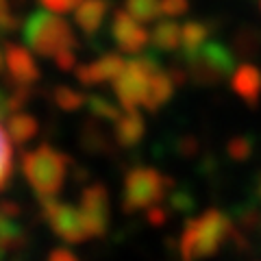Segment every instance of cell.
Here are the masks:
<instances>
[{
    "mask_svg": "<svg viewBox=\"0 0 261 261\" xmlns=\"http://www.w3.org/2000/svg\"><path fill=\"white\" fill-rule=\"evenodd\" d=\"M24 42L35 55L55 59L61 72L76 70V37L70 22L55 11H35L24 24Z\"/></svg>",
    "mask_w": 261,
    "mask_h": 261,
    "instance_id": "cell-1",
    "label": "cell"
},
{
    "mask_svg": "<svg viewBox=\"0 0 261 261\" xmlns=\"http://www.w3.org/2000/svg\"><path fill=\"white\" fill-rule=\"evenodd\" d=\"M233 222L220 209L202 211L200 216L192 218L183 228L181 244H178L181 257L194 261L216 255L228 240H233Z\"/></svg>",
    "mask_w": 261,
    "mask_h": 261,
    "instance_id": "cell-2",
    "label": "cell"
},
{
    "mask_svg": "<svg viewBox=\"0 0 261 261\" xmlns=\"http://www.w3.org/2000/svg\"><path fill=\"white\" fill-rule=\"evenodd\" d=\"M22 172L39 200L57 198L68 176V159L53 146L42 144L22 157Z\"/></svg>",
    "mask_w": 261,
    "mask_h": 261,
    "instance_id": "cell-3",
    "label": "cell"
},
{
    "mask_svg": "<svg viewBox=\"0 0 261 261\" xmlns=\"http://www.w3.org/2000/svg\"><path fill=\"white\" fill-rule=\"evenodd\" d=\"M174 187V181L163 172L148 166H140L128 170L122 185V209L126 214L148 211L154 205H161V200Z\"/></svg>",
    "mask_w": 261,
    "mask_h": 261,
    "instance_id": "cell-4",
    "label": "cell"
},
{
    "mask_svg": "<svg viewBox=\"0 0 261 261\" xmlns=\"http://www.w3.org/2000/svg\"><path fill=\"white\" fill-rule=\"evenodd\" d=\"M185 72L198 85H216L235 70V57L226 46L205 42L192 53H183Z\"/></svg>",
    "mask_w": 261,
    "mask_h": 261,
    "instance_id": "cell-5",
    "label": "cell"
},
{
    "mask_svg": "<svg viewBox=\"0 0 261 261\" xmlns=\"http://www.w3.org/2000/svg\"><path fill=\"white\" fill-rule=\"evenodd\" d=\"M159 65L148 55H140L137 59H130L124 63L122 72L111 81L113 94L118 96L120 105L124 109H142L146 94H148L150 76Z\"/></svg>",
    "mask_w": 261,
    "mask_h": 261,
    "instance_id": "cell-6",
    "label": "cell"
},
{
    "mask_svg": "<svg viewBox=\"0 0 261 261\" xmlns=\"http://www.w3.org/2000/svg\"><path fill=\"white\" fill-rule=\"evenodd\" d=\"M42 214L48 226L53 228V233L65 244H83L85 240H89L85 220L81 216L79 207L57 198H46L42 200Z\"/></svg>",
    "mask_w": 261,
    "mask_h": 261,
    "instance_id": "cell-7",
    "label": "cell"
},
{
    "mask_svg": "<svg viewBox=\"0 0 261 261\" xmlns=\"http://www.w3.org/2000/svg\"><path fill=\"white\" fill-rule=\"evenodd\" d=\"M81 216L85 220L89 238H100L109 226V192L102 183H92L81 192Z\"/></svg>",
    "mask_w": 261,
    "mask_h": 261,
    "instance_id": "cell-8",
    "label": "cell"
},
{
    "mask_svg": "<svg viewBox=\"0 0 261 261\" xmlns=\"http://www.w3.org/2000/svg\"><path fill=\"white\" fill-rule=\"evenodd\" d=\"M111 37L116 46L126 55H140L150 42V33L144 29V22L133 18L128 11H116L111 20Z\"/></svg>",
    "mask_w": 261,
    "mask_h": 261,
    "instance_id": "cell-9",
    "label": "cell"
},
{
    "mask_svg": "<svg viewBox=\"0 0 261 261\" xmlns=\"http://www.w3.org/2000/svg\"><path fill=\"white\" fill-rule=\"evenodd\" d=\"M5 68H7V74H9V81L15 85L33 87L35 81L39 79V68L35 63V57L22 46L9 44L5 48Z\"/></svg>",
    "mask_w": 261,
    "mask_h": 261,
    "instance_id": "cell-10",
    "label": "cell"
},
{
    "mask_svg": "<svg viewBox=\"0 0 261 261\" xmlns=\"http://www.w3.org/2000/svg\"><path fill=\"white\" fill-rule=\"evenodd\" d=\"M124 63L126 61L122 59V55L107 53V55L98 57V59L89 61L85 65H79L74 72H76V79L83 85L96 87V85H102L105 81H113V79H116L122 72V68H124Z\"/></svg>",
    "mask_w": 261,
    "mask_h": 261,
    "instance_id": "cell-11",
    "label": "cell"
},
{
    "mask_svg": "<svg viewBox=\"0 0 261 261\" xmlns=\"http://www.w3.org/2000/svg\"><path fill=\"white\" fill-rule=\"evenodd\" d=\"M146 122L140 109H124L122 116L113 122V140L122 148H133L144 140Z\"/></svg>",
    "mask_w": 261,
    "mask_h": 261,
    "instance_id": "cell-12",
    "label": "cell"
},
{
    "mask_svg": "<svg viewBox=\"0 0 261 261\" xmlns=\"http://www.w3.org/2000/svg\"><path fill=\"white\" fill-rule=\"evenodd\" d=\"M233 92L250 107H257L261 100V72L252 63H244L231 74Z\"/></svg>",
    "mask_w": 261,
    "mask_h": 261,
    "instance_id": "cell-13",
    "label": "cell"
},
{
    "mask_svg": "<svg viewBox=\"0 0 261 261\" xmlns=\"http://www.w3.org/2000/svg\"><path fill=\"white\" fill-rule=\"evenodd\" d=\"M109 13L107 0H81L74 9V22L85 35H96Z\"/></svg>",
    "mask_w": 261,
    "mask_h": 261,
    "instance_id": "cell-14",
    "label": "cell"
},
{
    "mask_svg": "<svg viewBox=\"0 0 261 261\" xmlns=\"http://www.w3.org/2000/svg\"><path fill=\"white\" fill-rule=\"evenodd\" d=\"M176 79L172 76V72H166L157 68L150 76V85H148V94H146V100H144V107L146 111H157L166 105L170 98L174 96V89H176Z\"/></svg>",
    "mask_w": 261,
    "mask_h": 261,
    "instance_id": "cell-15",
    "label": "cell"
},
{
    "mask_svg": "<svg viewBox=\"0 0 261 261\" xmlns=\"http://www.w3.org/2000/svg\"><path fill=\"white\" fill-rule=\"evenodd\" d=\"M150 44L161 53H174L181 48V24L176 22V18L161 20L154 24V29L150 33Z\"/></svg>",
    "mask_w": 261,
    "mask_h": 261,
    "instance_id": "cell-16",
    "label": "cell"
},
{
    "mask_svg": "<svg viewBox=\"0 0 261 261\" xmlns=\"http://www.w3.org/2000/svg\"><path fill=\"white\" fill-rule=\"evenodd\" d=\"M29 96H31V87L27 85H15L9 81L7 87H0V122H5L15 111H20L27 105Z\"/></svg>",
    "mask_w": 261,
    "mask_h": 261,
    "instance_id": "cell-17",
    "label": "cell"
},
{
    "mask_svg": "<svg viewBox=\"0 0 261 261\" xmlns=\"http://www.w3.org/2000/svg\"><path fill=\"white\" fill-rule=\"evenodd\" d=\"M7 135L13 144H27L31 142L33 137L37 135V120L29 116V113H22V111H15L13 116L7 118Z\"/></svg>",
    "mask_w": 261,
    "mask_h": 261,
    "instance_id": "cell-18",
    "label": "cell"
},
{
    "mask_svg": "<svg viewBox=\"0 0 261 261\" xmlns=\"http://www.w3.org/2000/svg\"><path fill=\"white\" fill-rule=\"evenodd\" d=\"M15 218L18 216L7 214V211L0 207V257H3L7 250L18 248V246H22V244L27 242L22 226L15 222Z\"/></svg>",
    "mask_w": 261,
    "mask_h": 261,
    "instance_id": "cell-19",
    "label": "cell"
},
{
    "mask_svg": "<svg viewBox=\"0 0 261 261\" xmlns=\"http://www.w3.org/2000/svg\"><path fill=\"white\" fill-rule=\"evenodd\" d=\"M209 37V27L200 20H190L181 27V50L192 53L198 46H202Z\"/></svg>",
    "mask_w": 261,
    "mask_h": 261,
    "instance_id": "cell-20",
    "label": "cell"
},
{
    "mask_svg": "<svg viewBox=\"0 0 261 261\" xmlns=\"http://www.w3.org/2000/svg\"><path fill=\"white\" fill-rule=\"evenodd\" d=\"M85 105H87V109L94 118L105 120V122H109V124H113V122L122 116V111H124L122 105H113L102 96H89L85 100Z\"/></svg>",
    "mask_w": 261,
    "mask_h": 261,
    "instance_id": "cell-21",
    "label": "cell"
},
{
    "mask_svg": "<svg viewBox=\"0 0 261 261\" xmlns=\"http://www.w3.org/2000/svg\"><path fill=\"white\" fill-rule=\"evenodd\" d=\"M126 11L140 22L148 24L161 18V0H126Z\"/></svg>",
    "mask_w": 261,
    "mask_h": 261,
    "instance_id": "cell-22",
    "label": "cell"
},
{
    "mask_svg": "<svg viewBox=\"0 0 261 261\" xmlns=\"http://www.w3.org/2000/svg\"><path fill=\"white\" fill-rule=\"evenodd\" d=\"M53 100H55L57 107L63 109V111H76V109L83 107L87 98L81 94V92H76V89L59 85V87H57L55 92H53Z\"/></svg>",
    "mask_w": 261,
    "mask_h": 261,
    "instance_id": "cell-23",
    "label": "cell"
},
{
    "mask_svg": "<svg viewBox=\"0 0 261 261\" xmlns=\"http://www.w3.org/2000/svg\"><path fill=\"white\" fill-rule=\"evenodd\" d=\"M11 174V144L7 130L0 128V187L7 183Z\"/></svg>",
    "mask_w": 261,
    "mask_h": 261,
    "instance_id": "cell-24",
    "label": "cell"
},
{
    "mask_svg": "<svg viewBox=\"0 0 261 261\" xmlns=\"http://www.w3.org/2000/svg\"><path fill=\"white\" fill-rule=\"evenodd\" d=\"M257 48H259V35L255 31H242L235 37V50L240 55H255Z\"/></svg>",
    "mask_w": 261,
    "mask_h": 261,
    "instance_id": "cell-25",
    "label": "cell"
},
{
    "mask_svg": "<svg viewBox=\"0 0 261 261\" xmlns=\"http://www.w3.org/2000/svg\"><path fill=\"white\" fill-rule=\"evenodd\" d=\"M226 152L231 154L235 161H244V159L250 157L252 142L248 140V137H233V140L228 142V146H226Z\"/></svg>",
    "mask_w": 261,
    "mask_h": 261,
    "instance_id": "cell-26",
    "label": "cell"
},
{
    "mask_svg": "<svg viewBox=\"0 0 261 261\" xmlns=\"http://www.w3.org/2000/svg\"><path fill=\"white\" fill-rule=\"evenodd\" d=\"M190 9V0H161V11L166 18H181Z\"/></svg>",
    "mask_w": 261,
    "mask_h": 261,
    "instance_id": "cell-27",
    "label": "cell"
},
{
    "mask_svg": "<svg viewBox=\"0 0 261 261\" xmlns=\"http://www.w3.org/2000/svg\"><path fill=\"white\" fill-rule=\"evenodd\" d=\"M81 0H42V5L46 9H50L55 13H68V11H74L76 5Z\"/></svg>",
    "mask_w": 261,
    "mask_h": 261,
    "instance_id": "cell-28",
    "label": "cell"
},
{
    "mask_svg": "<svg viewBox=\"0 0 261 261\" xmlns=\"http://www.w3.org/2000/svg\"><path fill=\"white\" fill-rule=\"evenodd\" d=\"M0 27L9 29V31L18 27V20H15V15L11 11L9 0H0Z\"/></svg>",
    "mask_w": 261,
    "mask_h": 261,
    "instance_id": "cell-29",
    "label": "cell"
},
{
    "mask_svg": "<svg viewBox=\"0 0 261 261\" xmlns=\"http://www.w3.org/2000/svg\"><path fill=\"white\" fill-rule=\"evenodd\" d=\"M48 259L50 261H76V255L70 248H57L48 255Z\"/></svg>",
    "mask_w": 261,
    "mask_h": 261,
    "instance_id": "cell-30",
    "label": "cell"
},
{
    "mask_svg": "<svg viewBox=\"0 0 261 261\" xmlns=\"http://www.w3.org/2000/svg\"><path fill=\"white\" fill-rule=\"evenodd\" d=\"M5 68V53H0V72H3Z\"/></svg>",
    "mask_w": 261,
    "mask_h": 261,
    "instance_id": "cell-31",
    "label": "cell"
},
{
    "mask_svg": "<svg viewBox=\"0 0 261 261\" xmlns=\"http://www.w3.org/2000/svg\"><path fill=\"white\" fill-rule=\"evenodd\" d=\"M259 198H261V178H259Z\"/></svg>",
    "mask_w": 261,
    "mask_h": 261,
    "instance_id": "cell-32",
    "label": "cell"
}]
</instances>
